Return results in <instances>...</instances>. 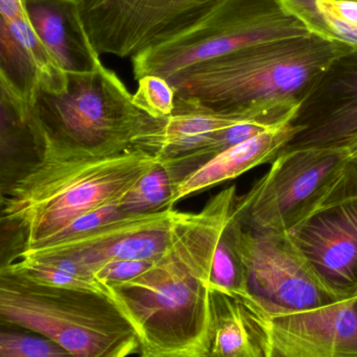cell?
I'll return each mask as SVG.
<instances>
[{
  "label": "cell",
  "mask_w": 357,
  "mask_h": 357,
  "mask_svg": "<svg viewBox=\"0 0 357 357\" xmlns=\"http://www.w3.org/2000/svg\"><path fill=\"white\" fill-rule=\"evenodd\" d=\"M225 232L243 264L250 307L264 321L341 301L320 278L289 232L231 220Z\"/></svg>",
  "instance_id": "cell-7"
},
{
  "label": "cell",
  "mask_w": 357,
  "mask_h": 357,
  "mask_svg": "<svg viewBox=\"0 0 357 357\" xmlns=\"http://www.w3.org/2000/svg\"><path fill=\"white\" fill-rule=\"evenodd\" d=\"M175 212L169 208L126 216L87 236L43 249L69 258L93 277L100 266L111 260L156 261L169 247Z\"/></svg>",
  "instance_id": "cell-14"
},
{
  "label": "cell",
  "mask_w": 357,
  "mask_h": 357,
  "mask_svg": "<svg viewBox=\"0 0 357 357\" xmlns=\"http://www.w3.org/2000/svg\"><path fill=\"white\" fill-rule=\"evenodd\" d=\"M325 284L342 299L357 295V165L317 209L291 231Z\"/></svg>",
  "instance_id": "cell-10"
},
{
  "label": "cell",
  "mask_w": 357,
  "mask_h": 357,
  "mask_svg": "<svg viewBox=\"0 0 357 357\" xmlns=\"http://www.w3.org/2000/svg\"><path fill=\"white\" fill-rule=\"evenodd\" d=\"M116 73L102 64L69 73L62 91L40 90L33 117L45 144L44 155L111 156L133 149L163 119L140 111Z\"/></svg>",
  "instance_id": "cell-5"
},
{
  "label": "cell",
  "mask_w": 357,
  "mask_h": 357,
  "mask_svg": "<svg viewBox=\"0 0 357 357\" xmlns=\"http://www.w3.org/2000/svg\"><path fill=\"white\" fill-rule=\"evenodd\" d=\"M291 123L297 132L283 150L348 152L356 146L357 47L351 46L333 60Z\"/></svg>",
  "instance_id": "cell-11"
},
{
  "label": "cell",
  "mask_w": 357,
  "mask_h": 357,
  "mask_svg": "<svg viewBox=\"0 0 357 357\" xmlns=\"http://www.w3.org/2000/svg\"><path fill=\"white\" fill-rule=\"evenodd\" d=\"M209 285L229 295L241 298L247 296L243 264L225 230L214 254Z\"/></svg>",
  "instance_id": "cell-23"
},
{
  "label": "cell",
  "mask_w": 357,
  "mask_h": 357,
  "mask_svg": "<svg viewBox=\"0 0 357 357\" xmlns=\"http://www.w3.org/2000/svg\"><path fill=\"white\" fill-rule=\"evenodd\" d=\"M27 251V227L16 216L0 213V268L18 261Z\"/></svg>",
  "instance_id": "cell-26"
},
{
  "label": "cell",
  "mask_w": 357,
  "mask_h": 357,
  "mask_svg": "<svg viewBox=\"0 0 357 357\" xmlns=\"http://www.w3.org/2000/svg\"><path fill=\"white\" fill-rule=\"evenodd\" d=\"M351 46L310 33L243 48L172 77L175 111L258 108L291 121L328 65Z\"/></svg>",
  "instance_id": "cell-2"
},
{
  "label": "cell",
  "mask_w": 357,
  "mask_h": 357,
  "mask_svg": "<svg viewBox=\"0 0 357 357\" xmlns=\"http://www.w3.org/2000/svg\"><path fill=\"white\" fill-rule=\"evenodd\" d=\"M264 322L266 357H357V295Z\"/></svg>",
  "instance_id": "cell-12"
},
{
  "label": "cell",
  "mask_w": 357,
  "mask_h": 357,
  "mask_svg": "<svg viewBox=\"0 0 357 357\" xmlns=\"http://www.w3.org/2000/svg\"><path fill=\"white\" fill-rule=\"evenodd\" d=\"M235 197L232 185L197 213L176 210L165 254L140 276L107 287L135 329L140 357H205L210 273Z\"/></svg>",
  "instance_id": "cell-1"
},
{
  "label": "cell",
  "mask_w": 357,
  "mask_h": 357,
  "mask_svg": "<svg viewBox=\"0 0 357 357\" xmlns=\"http://www.w3.org/2000/svg\"><path fill=\"white\" fill-rule=\"evenodd\" d=\"M348 156H349V160L351 161L352 163L357 165V144L356 146H354L351 150L348 151Z\"/></svg>",
  "instance_id": "cell-28"
},
{
  "label": "cell",
  "mask_w": 357,
  "mask_h": 357,
  "mask_svg": "<svg viewBox=\"0 0 357 357\" xmlns=\"http://www.w3.org/2000/svg\"><path fill=\"white\" fill-rule=\"evenodd\" d=\"M27 18L37 37L65 73L91 71L100 62L79 20L67 0H23Z\"/></svg>",
  "instance_id": "cell-15"
},
{
  "label": "cell",
  "mask_w": 357,
  "mask_h": 357,
  "mask_svg": "<svg viewBox=\"0 0 357 357\" xmlns=\"http://www.w3.org/2000/svg\"><path fill=\"white\" fill-rule=\"evenodd\" d=\"M297 129L291 121L271 128L208 161L174 186L169 207L186 197L212 188L226 181L272 162L295 136Z\"/></svg>",
  "instance_id": "cell-17"
},
{
  "label": "cell",
  "mask_w": 357,
  "mask_h": 357,
  "mask_svg": "<svg viewBox=\"0 0 357 357\" xmlns=\"http://www.w3.org/2000/svg\"><path fill=\"white\" fill-rule=\"evenodd\" d=\"M45 154L33 117L25 119L0 94V187L4 197L38 169Z\"/></svg>",
  "instance_id": "cell-19"
},
{
  "label": "cell",
  "mask_w": 357,
  "mask_h": 357,
  "mask_svg": "<svg viewBox=\"0 0 357 357\" xmlns=\"http://www.w3.org/2000/svg\"><path fill=\"white\" fill-rule=\"evenodd\" d=\"M280 0H222L183 35L131 59L136 81L156 75L169 81L189 67L268 42L310 35Z\"/></svg>",
  "instance_id": "cell-6"
},
{
  "label": "cell",
  "mask_w": 357,
  "mask_h": 357,
  "mask_svg": "<svg viewBox=\"0 0 357 357\" xmlns=\"http://www.w3.org/2000/svg\"><path fill=\"white\" fill-rule=\"evenodd\" d=\"M356 1H357V0H356Z\"/></svg>",
  "instance_id": "cell-31"
},
{
  "label": "cell",
  "mask_w": 357,
  "mask_h": 357,
  "mask_svg": "<svg viewBox=\"0 0 357 357\" xmlns=\"http://www.w3.org/2000/svg\"><path fill=\"white\" fill-rule=\"evenodd\" d=\"M0 357H73L47 337L38 333L0 326Z\"/></svg>",
  "instance_id": "cell-24"
},
{
  "label": "cell",
  "mask_w": 357,
  "mask_h": 357,
  "mask_svg": "<svg viewBox=\"0 0 357 357\" xmlns=\"http://www.w3.org/2000/svg\"><path fill=\"white\" fill-rule=\"evenodd\" d=\"M308 31L357 47L356 0H280Z\"/></svg>",
  "instance_id": "cell-20"
},
{
  "label": "cell",
  "mask_w": 357,
  "mask_h": 357,
  "mask_svg": "<svg viewBox=\"0 0 357 357\" xmlns=\"http://www.w3.org/2000/svg\"><path fill=\"white\" fill-rule=\"evenodd\" d=\"M283 125V123H282ZM280 125H271L266 121H254V123H243L229 129L222 130L210 136L199 148L178 155L174 158L161 160L159 162L169 172V177L173 182V188L183 178L201 167L211 159L215 158L225 151L236 144H241L250 138L255 137L264 133L271 128Z\"/></svg>",
  "instance_id": "cell-21"
},
{
  "label": "cell",
  "mask_w": 357,
  "mask_h": 357,
  "mask_svg": "<svg viewBox=\"0 0 357 357\" xmlns=\"http://www.w3.org/2000/svg\"><path fill=\"white\" fill-rule=\"evenodd\" d=\"M158 163L134 148L111 156L44 155L38 169L6 195L0 213L24 220L27 251H33L75 218L119 203Z\"/></svg>",
  "instance_id": "cell-3"
},
{
  "label": "cell",
  "mask_w": 357,
  "mask_h": 357,
  "mask_svg": "<svg viewBox=\"0 0 357 357\" xmlns=\"http://www.w3.org/2000/svg\"><path fill=\"white\" fill-rule=\"evenodd\" d=\"M171 357H195V356H171Z\"/></svg>",
  "instance_id": "cell-30"
},
{
  "label": "cell",
  "mask_w": 357,
  "mask_h": 357,
  "mask_svg": "<svg viewBox=\"0 0 357 357\" xmlns=\"http://www.w3.org/2000/svg\"><path fill=\"white\" fill-rule=\"evenodd\" d=\"M133 104L153 119H165L175 111V90L165 79L146 75L138 79Z\"/></svg>",
  "instance_id": "cell-25"
},
{
  "label": "cell",
  "mask_w": 357,
  "mask_h": 357,
  "mask_svg": "<svg viewBox=\"0 0 357 357\" xmlns=\"http://www.w3.org/2000/svg\"><path fill=\"white\" fill-rule=\"evenodd\" d=\"M67 84L36 35L29 18L10 20L0 12V94L25 119H31L40 90L59 92Z\"/></svg>",
  "instance_id": "cell-13"
},
{
  "label": "cell",
  "mask_w": 357,
  "mask_h": 357,
  "mask_svg": "<svg viewBox=\"0 0 357 357\" xmlns=\"http://www.w3.org/2000/svg\"><path fill=\"white\" fill-rule=\"evenodd\" d=\"M0 326L47 337L73 357H128L137 335L109 294L41 284L0 268Z\"/></svg>",
  "instance_id": "cell-4"
},
{
  "label": "cell",
  "mask_w": 357,
  "mask_h": 357,
  "mask_svg": "<svg viewBox=\"0 0 357 357\" xmlns=\"http://www.w3.org/2000/svg\"><path fill=\"white\" fill-rule=\"evenodd\" d=\"M98 54L133 58L183 35L222 0H67Z\"/></svg>",
  "instance_id": "cell-9"
},
{
  "label": "cell",
  "mask_w": 357,
  "mask_h": 357,
  "mask_svg": "<svg viewBox=\"0 0 357 357\" xmlns=\"http://www.w3.org/2000/svg\"><path fill=\"white\" fill-rule=\"evenodd\" d=\"M350 163L344 150H283L264 177L236 195L231 220L260 230L291 232L331 195Z\"/></svg>",
  "instance_id": "cell-8"
},
{
  "label": "cell",
  "mask_w": 357,
  "mask_h": 357,
  "mask_svg": "<svg viewBox=\"0 0 357 357\" xmlns=\"http://www.w3.org/2000/svg\"><path fill=\"white\" fill-rule=\"evenodd\" d=\"M173 182L160 162L119 201V208L128 215L156 213L169 209Z\"/></svg>",
  "instance_id": "cell-22"
},
{
  "label": "cell",
  "mask_w": 357,
  "mask_h": 357,
  "mask_svg": "<svg viewBox=\"0 0 357 357\" xmlns=\"http://www.w3.org/2000/svg\"><path fill=\"white\" fill-rule=\"evenodd\" d=\"M153 262L144 260H111L94 272V278L107 289V287L121 284L140 276L151 268Z\"/></svg>",
  "instance_id": "cell-27"
},
{
  "label": "cell",
  "mask_w": 357,
  "mask_h": 357,
  "mask_svg": "<svg viewBox=\"0 0 357 357\" xmlns=\"http://www.w3.org/2000/svg\"><path fill=\"white\" fill-rule=\"evenodd\" d=\"M254 121L271 125L289 123L258 108L232 113H173L165 117L158 128L139 136L133 142V148L156 157L158 161L167 160L199 148L218 132Z\"/></svg>",
  "instance_id": "cell-16"
},
{
  "label": "cell",
  "mask_w": 357,
  "mask_h": 357,
  "mask_svg": "<svg viewBox=\"0 0 357 357\" xmlns=\"http://www.w3.org/2000/svg\"><path fill=\"white\" fill-rule=\"evenodd\" d=\"M4 199H6V197H4L1 187H0V211H1L2 207H3Z\"/></svg>",
  "instance_id": "cell-29"
},
{
  "label": "cell",
  "mask_w": 357,
  "mask_h": 357,
  "mask_svg": "<svg viewBox=\"0 0 357 357\" xmlns=\"http://www.w3.org/2000/svg\"><path fill=\"white\" fill-rule=\"evenodd\" d=\"M266 322L237 296L209 289L205 357H266Z\"/></svg>",
  "instance_id": "cell-18"
}]
</instances>
